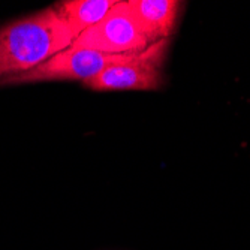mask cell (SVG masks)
<instances>
[{"label":"cell","instance_id":"obj_2","mask_svg":"<svg viewBox=\"0 0 250 250\" xmlns=\"http://www.w3.org/2000/svg\"><path fill=\"white\" fill-rule=\"evenodd\" d=\"M169 41L164 39L135 54L123 63H116L84 81L83 84L96 92L109 90H157L165 83L162 67L165 63Z\"/></svg>","mask_w":250,"mask_h":250},{"label":"cell","instance_id":"obj_6","mask_svg":"<svg viewBox=\"0 0 250 250\" xmlns=\"http://www.w3.org/2000/svg\"><path fill=\"white\" fill-rule=\"evenodd\" d=\"M116 3V0H63L54 8L77 39L84 30L99 22Z\"/></svg>","mask_w":250,"mask_h":250},{"label":"cell","instance_id":"obj_3","mask_svg":"<svg viewBox=\"0 0 250 250\" xmlns=\"http://www.w3.org/2000/svg\"><path fill=\"white\" fill-rule=\"evenodd\" d=\"M135 54H104L90 50L66 48L33 69L0 81V85L27 84L42 81H87L101 74L105 67L123 63Z\"/></svg>","mask_w":250,"mask_h":250},{"label":"cell","instance_id":"obj_1","mask_svg":"<svg viewBox=\"0 0 250 250\" xmlns=\"http://www.w3.org/2000/svg\"><path fill=\"white\" fill-rule=\"evenodd\" d=\"M75 36L54 6L0 27V81L69 48Z\"/></svg>","mask_w":250,"mask_h":250},{"label":"cell","instance_id":"obj_4","mask_svg":"<svg viewBox=\"0 0 250 250\" xmlns=\"http://www.w3.org/2000/svg\"><path fill=\"white\" fill-rule=\"evenodd\" d=\"M150 47L126 2H117L95 26L84 30L71 45L75 50L104 54H140Z\"/></svg>","mask_w":250,"mask_h":250},{"label":"cell","instance_id":"obj_5","mask_svg":"<svg viewBox=\"0 0 250 250\" xmlns=\"http://www.w3.org/2000/svg\"><path fill=\"white\" fill-rule=\"evenodd\" d=\"M126 3L150 45L168 39L174 32L181 8L177 0H129Z\"/></svg>","mask_w":250,"mask_h":250}]
</instances>
